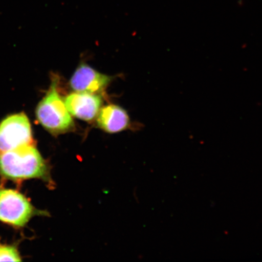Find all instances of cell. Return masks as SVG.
<instances>
[{"label":"cell","instance_id":"obj_1","mask_svg":"<svg viewBox=\"0 0 262 262\" xmlns=\"http://www.w3.org/2000/svg\"><path fill=\"white\" fill-rule=\"evenodd\" d=\"M0 176L13 181L38 179L52 182L48 164L34 144L0 152Z\"/></svg>","mask_w":262,"mask_h":262},{"label":"cell","instance_id":"obj_2","mask_svg":"<svg viewBox=\"0 0 262 262\" xmlns=\"http://www.w3.org/2000/svg\"><path fill=\"white\" fill-rule=\"evenodd\" d=\"M35 116L38 122L55 136L74 129L73 118L59 93L56 78L52 79L47 94L36 107Z\"/></svg>","mask_w":262,"mask_h":262},{"label":"cell","instance_id":"obj_3","mask_svg":"<svg viewBox=\"0 0 262 262\" xmlns=\"http://www.w3.org/2000/svg\"><path fill=\"white\" fill-rule=\"evenodd\" d=\"M48 214L35 208L20 192L0 189V221L12 227L22 228L35 216Z\"/></svg>","mask_w":262,"mask_h":262},{"label":"cell","instance_id":"obj_4","mask_svg":"<svg viewBox=\"0 0 262 262\" xmlns=\"http://www.w3.org/2000/svg\"><path fill=\"white\" fill-rule=\"evenodd\" d=\"M34 144L31 124L25 113L9 115L0 123V152Z\"/></svg>","mask_w":262,"mask_h":262},{"label":"cell","instance_id":"obj_5","mask_svg":"<svg viewBox=\"0 0 262 262\" xmlns=\"http://www.w3.org/2000/svg\"><path fill=\"white\" fill-rule=\"evenodd\" d=\"M112 80L111 77L101 74L89 65L81 63L71 77V89L77 93L98 94L105 90Z\"/></svg>","mask_w":262,"mask_h":262},{"label":"cell","instance_id":"obj_6","mask_svg":"<svg viewBox=\"0 0 262 262\" xmlns=\"http://www.w3.org/2000/svg\"><path fill=\"white\" fill-rule=\"evenodd\" d=\"M64 103L72 116L91 122L96 119L103 100L98 94L75 92L65 98Z\"/></svg>","mask_w":262,"mask_h":262},{"label":"cell","instance_id":"obj_7","mask_svg":"<svg viewBox=\"0 0 262 262\" xmlns=\"http://www.w3.org/2000/svg\"><path fill=\"white\" fill-rule=\"evenodd\" d=\"M129 123V117L126 111L116 104L101 107L97 117L98 127L111 134L126 130Z\"/></svg>","mask_w":262,"mask_h":262},{"label":"cell","instance_id":"obj_8","mask_svg":"<svg viewBox=\"0 0 262 262\" xmlns=\"http://www.w3.org/2000/svg\"><path fill=\"white\" fill-rule=\"evenodd\" d=\"M21 258L14 245L0 243V261H20Z\"/></svg>","mask_w":262,"mask_h":262}]
</instances>
